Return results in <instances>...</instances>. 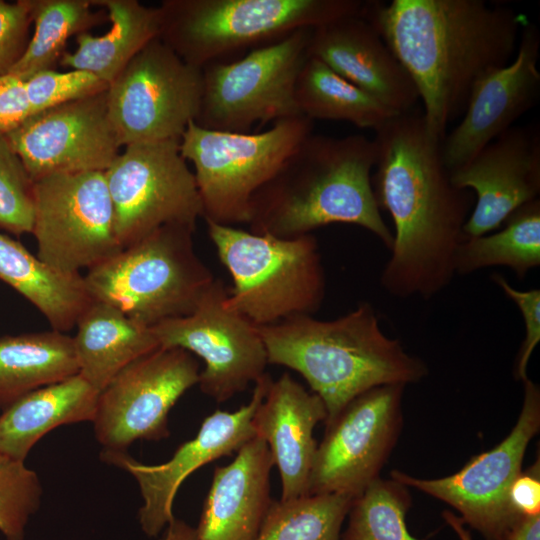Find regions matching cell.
<instances>
[{"instance_id":"obj_1","label":"cell","mask_w":540,"mask_h":540,"mask_svg":"<svg viewBox=\"0 0 540 540\" xmlns=\"http://www.w3.org/2000/svg\"><path fill=\"white\" fill-rule=\"evenodd\" d=\"M375 133L372 187L379 209L394 225L380 284L393 297L428 300L456 275L474 194L452 182L443 141L427 129L422 109L394 116Z\"/></svg>"},{"instance_id":"obj_2","label":"cell","mask_w":540,"mask_h":540,"mask_svg":"<svg viewBox=\"0 0 540 540\" xmlns=\"http://www.w3.org/2000/svg\"><path fill=\"white\" fill-rule=\"evenodd\" d=\"M369 21L412 79L429 132L444 140L476 83L514 57L525 15L483 0L365 1Z\"/></svg>"},{"instance_id":"obj_3","label":"cell","mask_w":540,"mask_h":540,"mask_svg":"<svg viewBox=\"0 0 540 540\" xmlns=\"http://www.w3.org/2000/svg\"><path fill=\"white\" fill-rule=\"evenodd\" d=\"M376 157L374 140L364 135L310 134L253 195L249 231L295 238L329 224H352L390 249L393 232L372 187Z\"/></svg>"},{"instance_id":"obj_4","label":"cell","mask_w":540,"mask_h":540,"mask_svg":"<svg viewBox=\"0 0 540 540\" xmlns=\"http://www.w3.org/2000/svg\"><path fill=\"white\" fill-rule=\"evenodd\" d=\"M268 363L298 372L323 401L325 425L361 393L388 384L417 383L427 365L381 329L369 302L333 320L300 315L258 326Z\"/></svg>"},{"instance_id":"obj_5","label":"cell","mask_w":540,"mask_h":540,"mask_svg":"<svg viewBox=\"0 0 540 540\" xmlns=\"http://www.w3.org/2000/svg\"><path fill=\"white\" fill-rule=\"evenodd\" d=\"M361 0H164L159 38L198 68L301 28L361 15Z\"/></svg>"},{"instance_id":"obj_6","label":"cell","mask_w":540,"mask_h":540,"mask_svg":"<svg viewBox=\"0 0 540 540\" xmlns=\"http://www.w3.org/2000/svg\"><path fill=\"white\" fill-rule=\"evenodd\" d=\"M221 263L233 280L227 305L257 326L316 313L326 275L312 234L279 238L206 221Z\"/></svg>"},{"instance_id":"obj_7","label":"cell","mask_w":540,"mask_h":540,"mask_svg":"<svg viewBox=\"0 0 540 540\" xmlns=\"http://www.w3.org/2000/svg\"><path fill=\"white\" fill-rule=\"evenodd\" d=\"M195 229L160 227L89 268L91 299L148 327L190 314L215 279L194 249Z\"/></svg>"},{"instance_id":"obj_8","label":"cell","mask_w":540,"mask_h":540,"mask_svg":"<svg viewBox=\"0 0 540 540\" xmlns=\"http://www.w3.org/2000/svg\"><path fill=\"white\" fill-rule=\"evenodd\" d=\"M312 133L313 121L304 115L275 121L258 133L213 131L190 122L179 146L194 167L202 218L227 226L248 224L255 192Z\"/></svg>"},{"instance_id":"obj_9","label":"cell","mask_w":540,"mask_h":540,"mask_svg":"<svg viewBox=\"0 0 540 540\" xmlns=\"http://www.w3.org/2000/svg\"><path fill=\"white\" fill-rule=\"evenodd\" d=\"M312 28L250 50L203 71V94L195 124L230 133L302 115L295 101L298 74L309 57Z\"/></svg>"},{"instance_id":"obj_10","label":"cell","mask_w":540,"mask_h":540,"mask_svg":"<svg viewBox=\"0 0 540 540\" xmlns=\"http://www.w3.org/2000/svg\"><path fill=\"white\" fill-rule=\"evenodd\" d=\"M202 94V69L186 63L159 37L151 40L107 89L122 146L180 141L199 113Z\"/></svg>"},{"instance_id":"obj_11","label":"cell","mask_w":540,"mask_h":540,"mask_svg":"<svg viewBox=\"0 0 540 540\" xmlns=\"http://www.w3.org/2000/svg\"><path fill=\"white\" fill-rule=\"evenodd\" d=\"M179 143L165 140L126 145L104 172L122 248L166 225L196 228L203 216L195 177Z\"/></svg>"},{"instance_id":"obj_12","label":"cell","mask_w":540,"mask_h":540,"mask_svg":"<svg viewBox=\"0 0 540 540\" xmlns=\"http://www.w3.org/2000/svg\"><path fill=\"white\" fill-rule=\"evenodd\" d=\"M31 233L37 257L64 273L88 270L118 253L105 173H59L34 181Z\"/></svg>"},{"instance_id":"obj_13","label":"cell","mask_w":540,"mask_h":540,"mask_svg":"<svg viewBox=\"0 0 540 540\" xmlns=\"http://www.w3.org/2000/svg\"><path fill=\"white\" fill-rule=\"evenodd\" d=\"M518 420L509 435L489 451L471 458L458 472L436 479L416 478L399 470L392 479L414 487L456 509L464 524L486 540H506L523 517L512 507L509 491L522 472L526 449L540 429V390L527 378Z\"/></svg>"},{"instance_id":"obj_14","label":"cell","mask_w":540,"mask_h":540,"mask_svg":"<svg viewBox=\"0 0 540 540\" xmlns=\"http://www.w3.org/2000/svg\"><path fill=\"white\" fill-rule=\"evenodd\" d=\"M199 375L194 355L177 347H159L123 368L99 393L92 424L100 457L168 438L169 412Z\"/></svg>"},{"instance_id":"obj_15","label":"cell","mask_w":540,"mask_h":540,"mask_svg":"<svg viewBox=\"0 0 540 540\" xmlns=\"http://www.w3.org/2000/svg\"><path fill=\"white\" fill-rule=\"evenodd\" d=\"M227 296L215 278L190 314L152 327L160 347L181 348L204 361L199 387L219 403L256 383L269 364L258 326L230 308Z\"/></svg>"},{"instance_id":"obj_16","label":"cell","mask_w":540,"mask_h":540,"mask_svg":"<svg viewBox=\"0 0 540 540\" xmlns=\"http://www.w3.org/2000/svg\"><path fill=\"white\" fill-rule=\"evenodd\" d=\"M404 388L403 384H388L369 389L325 425L308 494L355 498L379 477L401 433Z\"/></svg>"},{"instance_id":"obj_17","label":"cell","mask_w":540,"mask_h":540,"mask_svg":"<svg viewBox=\"0 0 540 540\" xmlns=\"http://www.w3.org/2000/svg\"><path fill=\"white\" fill-rule=\"evenodd\" d=\"M5 135L33 182L59 173L105 172L122 146L107 90L33 114Z\"/></svg>"},{"instance_id":"obj_18","label":"cell","mask_w":540,"mask_h":540,"mask_svg":"<svg viewBox=\"0 0 540 540\" xmlns=\"http://www.w3.org/2000/svg\"><path fill=\"white\" fill-rule=\"evenodd\" d=\"M272 378L265 373L254 386L250 401L234 412L217 410L206 417L197 435L181 444L170 460L146 465L128 453L101 456L136 480L143 499L138 512L142 531L156 537L174 519L173 503L183 481L196 469L221 457L231 456L255 437L252 417L267 394Z\"/></svg>"},{"instance_id":"obj_19","label":"cell","mask_w":540,"mask_h":540,"mask_svg":"<svg viewBox=\"0 0 540 540\" xmlns=\"http://www.w3.org/2000/svg\"><path fill=\"white\" fill-rule=\"evenodd\" d=\"M539 55V30L527 22L513 59L476 83L460 122L446 134L442 152L450 172L513 127L536 104L540 93Z\"/></svg>"},{"instance_id":"obj_20","label":"cell","mask_w":540,"mask_h":540,"mask_svg":"<svg viewBox=\"0 0 540 540\" xmlns=\"http://www.w3.org/2000/svg\"><path fill=\"white\" fill-rule=\"evenodd\" d=\"M451 179L475 195L463 228L465 238L499 229L515 210L539 199V130L536 126L511 127L451 171Z\"/></svg>"},{"instance_id":"obj_21","label":"cell","mask_w":540,"mask_h":540,"mask_svg":"<svg viewBox=\"0 0 540 540\" xmlns=\"http://www.w3.org/2000/svg\"><path fill=\"white\" fill-rule=\"evenodd\" d=\"M314 57L396 114L416 108V87L374 26L360 15L312 28Z\"/></svg>"},{"instance_id":"obj_22","label":"cell","mask_w":540,"mask_h":540,"mask_svg":"<svg viewBox=\"0 0 540 540\" xmlns=\"http://www.w3.org/2000/svg\"><path fill=\"white\" fill-rule=\"evenodd\" d=\"M321 398L307 391L288 373L272 380L252 417L256 437L264 440L282 483L281 500L308 495L309 479L317 449L314 427L325 421Z\"/></svg>"},{"instance_id":"obj_23","label":"cell","mask_w":540,"mask_h":540,"mask_svg":"<svg viewBox=\"0 0 540 540\" xmlns=\"http://www.w3.org/2000/svg\"><path fill=\"white\" fill-rule=\"evenodd\" d=\"M274 465L264 440L253 437L226 466H216L203 504L197 540H255L273 500Z\"/></svg>"},{"instance_id":"obj_24","label":"cell","mask_w":540,"mask_h":540,"mask_svg":"<svg viewBox=\"0 0 540 540\" xmlns=\"http://www.w3.org/2000/svg\"><path fill=\"white\" fill-rule=\"evenodd\" d=\"M76 326L78 374L99 393L128 364L160 347L152 327L102 301L92 299Z\"/></svg>"},{"instance_id":"obj_25","label":"cell","mask_w":540,"mask_h":540,"mask_svg":"<svg viewBox=\"0 0 540 540\" xmlns=\"http://www.w3.org/2000/svg\"><path fill=\"white\" fill-rule=\"evenodd\" d=\"M98 397L99 392L79 374L22 396L0 414V453L25 461L53 429L92 422Z\"/></svg>"},{"instance_id":"obj_26","label":"cell","mask_w":540,"mask_h":540,"mask_svg":"<svg viewBox=\"0 0 540 540\" xmlns=\"http://www.w3.org/2000/svg\"><path fill=\"white\" fill-rule=\"evenodd\" d=\"M105 9L111 28L95 36H76L77 49L65 52L59 64L70 70L86 71L108 85L128 63L160 32V12L137 0H92Z\"/></svg>"},{"instance_id":"obj_27","label":"cell","mask_w":540,"mask_h":540,"mask_svg":"<svg viewBox=\"0 0 540 540\" xmlns=\"http://www.w3.org/2000/svg\"><path fill=\"white\" fill-rule=\"evenodd\" d=\"M0 280L32 303L53 330L66 333L91 302L83 275L55 270L0 232Z\"/></svg>"},{"instance_id":"obj_28","label":"cell","mask_w":540,"mask_h":540,"mask_svg":"<svg viewBox=\"0 0 540 540\" xmlns=\"http://www.w3.org/2000/svg\"><path fill=\"white\" fill-rule=\"evenodd\" d=\"M78 373L73 337L64 332L0 337V408Z\"/></svg>"},{"instance_id":"obj_29","label":"cell","mask_w":540,"mask_h":540,"mask_svg":"<svg viewBox=\"0 0 540 540\" xmlns=\"http://www.w3.org/2000/svg\"><path fill=\"white\" fill-rule=\"evenodd\" d=\"M294 94L300 113L312 121H347L376 132L398 115L311 56L298 74Z\"/></svg>"},{"instance_id":"obj_30","label":"cell","mask_w":540,"mask_h":540,"mask_svg":"<svg viewBox=\"0 0 540 540\" xmlns=\"http://www.w3.org/2000/svg\"><path fill=\"white\" fill-rule=\"evenodd\" d=\"M540 265V200L515 210L494 233L465 238L455 258V272L468 275L504 266L519 279Z\"/></svg>"},{"instance_id":"obj_31","label":"cell","mask_w":540,"mask_h":540,"mask_svg":"<svg viewBox=\"0 0 540 540\" xmlns=\"http://www.w3.org/2000/svg\"><path fill=\"white\" fill-rule=\"evenodd\" d=\"M34 31L25 52L8 74L26 80L55 70L72 36L88 32L108 20L106 11L94 12L92 0H28Z\"/></svg>"},{"instance_id":"obj_32","label":"cell","mask_w":540,"mask_h":540,"mask_svg":"<svg viewBox=\"0 0 540 540\" xmlns=\"http://www.w3.org/2000/svg\"><path fill=\"white\" fill-rule=\"evenodd\" d=\"M353 499L324 493L273 500L255 540H340Z\"/></svg>"},{"instance_id":"obj_33","label":"cell","mask_w":540,"mask_h":540,"mask_svg":"<svg viewBox=\"0 0 540 540\" xmlns=\"http://www.w3.org/2000/svg\"><path fill=\"white\" fill-rule=\"evenodd\" d=\"M411 502L408 487L392 478H376L353 499L340 540H416L406 526Z\"/></svg>"},{"instance_id":"obj_34","label":"cell","mask_w":540,"mask_h":540,"mask_svg":"<svg viewBox=\"0 0 540 540\" xmlns=\"http://www.w3.org/2000/svg\"><path fill=\"white\" fill-rule=\"evenodd\" d=\"M43 486L25 461L0 453V533L6 540H24L30 519L38 512Z\"/></svg>"},{"instance_id":"obj_35","label":"cell","mask_w":540,"mask_h":540,"mask_svg":"<svg viewBox=\"0 0 540 540\" xmlns=\"http://www.w3.org/2000/svg\"><path fill=\"white\" fill-rule=\"evenodd\" d=\"M33 214L34 182L0 132V229L15 236L31 233Z\"/></svg>"},{"instance_id":"obj_36","label":"cell","mask_w":540,"mask_h":540,"mask_svg":"<svg viewBox=\"0 0 540 540\" xmlns=\"http://www.w3.org/2000/svg\"><path fill=\"white\" fill-rule=\"evenodd\" d=\"M24 81L33 114L105 91L109 86L95 75L80 70H45Z\"/></svg>"},{"instance_id":"obj_37","label":"cell","mask_w":540,"mask_h":540,"mask_svg":"<svg viewBox=\"0 0 540 540\" xmlns=\"http://www.w3.org/2000/svg\"><path fill=\"white\" fill-rule=\"evenodd\" d=\"M492 281L518 307L524 322L525 337L520 346L514 368L517 380L528 378L527 368L530 357L540 342V290L537 288L519 290L500 273L491 275Z\"/></svg>"},{"instance_id":"obj_38","label":"cell","mask_w":540,"mask_h":540,"mask_svg":"<svg viewBox=\"0 0 540 540\" xmlns=\"http://www.w3.org/2000/svg\"><path fill=\"white\" fill-rule=\"evenodd\" d=\"M31 25L28 0H0V77L8 74L25 52Z\"/></svg>"},{"instance_id":"obj_39","label":"cell","mask_w":540,"mask_h":540,"mask_svg":"<svg viewBox=\"0 0 540 540\" xmlns=\"http://www.w3.org/2000/svg\"><path fill=\"white\" fill-rule=\"evenodd\" d=\"M31 115L25 81L12 74L0 77V132L6 134Z\"/></svg>"},{"instance_id":"obj_40","label":"cell","mask_w":540,"mask_h":540,"mask_svg":"<svg viewBox=\"0 0 540 540\" xmlns=\"http://www.w3.org/2000/svg\"><path fill=\"white\" fill-rule=\"evenodd\" d=\"M513 509L521 516L540 514V462L537 461L522 471L514 480L509 491Z\"/></svg>"},{"instance_id":"obj_41","label":"cell","mask_w":540,"mask_h":540,"mask_svg":"<svg viewBox=\"0 0 540 540\" xmlns=\"http://www.w3.org/2000/svg\"><path fill=\"white\" fill-rule=\"evenodd\" d=\"M506 540H540V514L523 516Z\"/></svg>"},{"instance_id":"obj_42","label":"cell","mask_w":540,"mask_h":540,"mask_svg":"<svg viewBox=\"0 0 540 540\" xmlns=\"http://www.w3.org/2000/svg\"><path fill=\"white\" fill-rule=\"evenodd\" d=\"M160 540H197L196 528L174 517L167 526L165 536Z\"/></svg>"},{"instance_id":"obj_43","label":"cell","mask_w":540,"mask_h":540,"mask_svg":"<svg viewBox=\"0 0 540 540\" xmlns=\"http://www.w3.org/2000/svg\"><path fill=\"white\" fill-rule=\"evenodd\" d=\"M446 523L455 531L460 540H473L470 532L464 527L461 518L450 511H444L442 514Z\"/></svg>"}]
</instances>
